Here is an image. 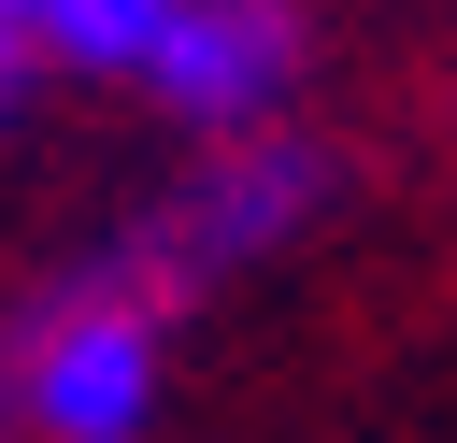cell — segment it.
Instances as JSON below:
<instances>
[{
	"instance_id": "cell-1",
	"label": "cell",
	"mask_w": 457,
	"mask_h": 443,
	"mask_svg": "<svg viewBox=\"0 0 457 443\" xmlns=\"http://www.w3.org/2000/svg\"><path fill=\"white\" fill-rule=\"evenodd\" d=\"M29 57L86 71V86H143L186 129L243 143L300 71V14H257V0H29Z\"/></svg>"
},
{
	"instance_id": "cell-2",
	"label": "cell",
	"mask_w": 457,
	"mask_h": 443,
	"mask_svg": "<svg viewBox=\"0 0 457 443\" xmlns=\"http://www.w3.org/2000/svg\"><path fill=\"white\" fill-rule=\"evenodd\" d=\"M328 186H343V171H328V143H300V129H243V143H214V157H200V186H186L143 243H114V257H100V286H129V300H186L200 272H228V257L286 243Z\"/></svg>"
},
{
	"instance_id": "cell-3",
	"label": "cell",
	"mask_w": 457,
	"mask_h": 443,
	"mask_svg": "<svg viewBox=\"0 0 457 443\" xmlns=\"http://www.w3.org/2000/svg\"><path fill=\"white\" fill-rule=\"evenodd\" d=\"M14 414H29V443H143V414H157V300H129V286H57L43 314H29V343H14Z\"/></svg>"
},
{
	"instance_id": "cell-4",
	"label": "cell",
	"mask_w": 457,
	"mask_h": 443,
	"mask_svg": "<svg viewBox=\"0 0 457 443\" xmlns=\"http://www.w3.org/2000/svg\"><path fill=\"white\" fill-rule=\"evenodd\" d=\"M43 57H29V0H0V114H14V86H29Z\"/></svg>"
}]
</instances>
